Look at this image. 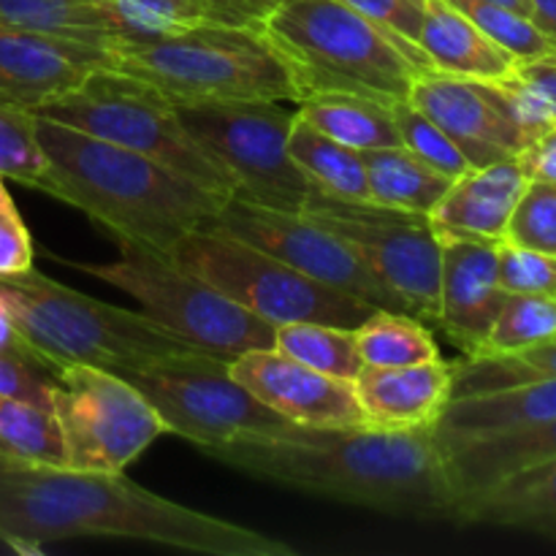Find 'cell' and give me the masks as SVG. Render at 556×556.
Listing matches in <instances>:
<instances>
[{
    "label": "cell",
    "instance_id": "cell-43",
    "mask_svg": "<svg viewBox=\"0 0 556 556\" xmlns=\"http://www.w3.org/2000/svg\"><path fill=\"white\" fill-rule=\"evenodd\" d=\"M0 394L52 410V378L30 364L14 362V358L0 356Z\"/></svg>",
    "mask_w": 556,
    "mask_h": 556
},
{
    "label": "cell",
    "instance_id": "cell-24",
    "mask_svg": "<svg viewBox=\"0 0 556 556\" xmlns=\"http://www.w3.org/2000/svg\"><path fill=\"white\" fill-rule=\"evenodd\" d=\"M552 418H556V375L451 400L434 424V440L478 438Z\"/></svg>",
    "mask_w": 556,
    "mask_h": 556
},
{
    "label": "cell",
    "instance_id": "cell-33",
    "mask_svg": "<svg viewBox=\"0 0 556 556\" xmlns=\"http://www.w3.org/2000/svg\"><path fill=\"white\" fill-rule=\"evenodd\" d=\"M0 456L65 467V448L54 413L0 394Z\"/></svg>",
    "mask_w": 556,
    "mask_h": 556
},
{
    "label": "cell",
    "instance_id": "cell-6",
    "mask_svg": "<svg viewBox=\"0 0 556 556\" xmlns=\"http://www.w3.org/2000/svg\"><path fill=\"white\" fill-rule=\"evenodd\" d=\"M109 68L147 81L177 106L299 101L286 63L261 27L206 25L152 41L109 43Z\"/></svg>",
    "mask_w": 556,
    "mask_h": 556
},
{
    "label": "cell",
    "instance_id": "cell-37",
    "mask_svg": "<svg viewBox=\"0 0 556 556\" xmlns=\"http://www.w3.org/2000/svg\"><path fill=\"white\" fill-rule=\"evenodd\" d=\"M0 174L25 188H47V157L36 134V117L0 103Z\"/></svg>",
    "mask_w": 556,
    "mask_h": 556
},
{
    "label": "cell",
    "instance_id": "cell-3",
    "mask_svg": "<svg viewBox=\"0 0 556 556\" xmlns=\"http://www.w3.org/2000/svg\"><path fill=\"white\" fill-rule=\"evenodd\" d=\"M36 134L47 157L43 193L81 210L117 242L168 255L228 201L152 157L54 119L36 117Z\"/></svg>",
    "mask_w": 556,
    "mask_h": 556
},
{
    "label": "cell",
    "instance_id": "cell-23",
    "mask_svg": "<svg viewBox=\"0 0 556 556\" xmlns=\"http://www.w3.org/2000/svg\"><path fill=\"white\" fill-rule=\"evenodd\" d=\"M456 525L530 532L556 543V459L505 478L456 508Z\"/></svg>",
    "mask_w": 556,
    "mask_h": 556
},
{
    "label": "cell",
    "instance_id": "cell-34",
    "mask_svg": "<svg viewBox=\"0 0 556 556\" xmlns=\"http://www.w3.org/2000/svg\"><path fill=\"white\" fill-rule=\"evenodd\" d=\"M492 85L530 141L556 125V58L519 60Z\"/></svg>",
    "mask_w": 556,
    "mask_h": 556
},
{
    "label": "cell",
    "instance_id": "cell-26",
    "mask_svg": "<svg viewBox=\"0 0 556 556\" xmlns=\"http://www.w3.org/2000/svg\"><path fill=\"white\" fill-rule=\"evenodd\" d=\"M362 157L367 168L369 201L394 210L429 215L454 182L413 155L405 144L362 150Z\"/></svg>",
    "mask_w": 556,
    "mask_h": 556
},
{
    "label": "cell",
    "instance_id": "cell-38",
    "mask_svg": "<svg viewBox=\"0 0 556 556\" xmlns=\"http://www.w3.org/2000/svg\"><path fill=\"white\" fill-rule=\"evenodd\" d=\"M396 119V130H400V139L413 155L421 157L424 163H429L432 168H438L440 174L451 179H459L462 174L470 172V163L462 155L459 147L445 136V130L440 125H434L421 109L413 106L407 98L391 103Z\"/></svg>",
    "mask_w": 556,
    "mask_h": 556
},
{
    "label": "cell",
    "instance_id": "cell-22",
    "mask_svg": "<svg viewBox=\"0 0 556 556\" xmlns=\"http://www.w3.org/2000/svg\"><path fill=\"white\" fill-rule=\"evenodd\" d=\"M418 49L432 68L465 79L497 81L519 63L451 0H427Z\"/></svg>",
    "mask_w": 556,
    "mask_h": 556
},
{
    "label": "cell",
    "instance_id": "cell-20",
    "mask_svg": "<svg viewBox=\"0 0 556 556\" xmlns=\"http://www.w3.org/2000/svg\"><path fill=\"white\" fill-rule=\"evenodd\" d=\"M367 427L372 429H434L451 402V364H410V367H369L353 380Z\"/></svg>",
    "mask_w": 556,
    "mask_h": 556
},
{
    "label": "cell",
    "instance_id": "cell-11",
    "mask_svg": "<svg viewBox=\"0 0 556 556\" xmlns=\"http://www.w3.org/2000/svg\"><path fill=\"white\" fill-rule=\"evenodd\" d=\"M52 413L65 448V467L125 472L166 424L128 378L90 364H65L52 378Z\"/></svg>",
    "mask_w": 556,
    "mask_h": 556
},
{
    "label": "cell",
    "instance_id": "cell-28",
    "mask_svg": "<svg viewBox=\"0 0 556 556\" xmlns=\"http://www.w3.org/2000/svg\"><path fill=\"white\" fill-rule=\"evenodd\" d=\"M288 152L320 193L348 201H369L362 150H353V147L320 134L299 112L293 117L291 134H288Z\"/></svg>",
    "mask_w": 556,
    "mask_h": 556
},
{
    "label": "cell",
    "instance_id": "cell-39",
    "mask_svg": "<svg viewBox=\"0 0 556 556\" xmlns=\"http://www.w3.org/2000/svg\"><path fill=\"white\" fill-rule=\"evenodd\" d=\"M505 242L556 255V185L527 182L514 215H510Z\"/></svg>",
    "mask_w": 556,
    "mask_h": 556
},
{
    "label": "cell",
    "instance_id": "cell-5",
    "mask_svg": "<svg viewBox=\"0 0 556 556\" xmlns=\"http://www.w3.org/2000/svg\"><path fill=\"white\" fill-rule=\"evenodd\" d=\"M258 27L286 63L299 101L356 92L394 103L407 98L416 74L427 68L342 0H282Z\"/></svg>",
    "mask_w": 556,
    "mask_h": 556
},
{
    "label": "cell",
    "instance_id": "cell-19",
    "mask_svg": "<svg viewBox=\"0 0 556 556\" xmlns=\"http://www.w3.org/2000/svg\"><path fill=\"white\" fill-rule=\"evenodd\" d=\"M456 500H470L505 478L556 459V418L478 438L438 440ZM459 508V505H456Z\"/></svg>",
    "mask_w": 556,
    "mask_h": 556
},
{
    "label": "cell",
    "instance_id": "cell-15",
    "mask_svg": "<svg viewBox=\"0 0 556 556\" xmlns=\"http://www.w3.org/2000/svg\"><path fill=\"white\" fill-rule=\"evenodd\" d=\"M407 101L445 130L472 168L508 161L530 144L492 81L424 68L413 79Z\"/></svg>",
    "mask_w": 556,
    "mask_h": 556
},
{
    "label": "cell",
    "instance_id": "cell-31",
    "mask_svg": "<svg viewBox=\"0 0 556 556\" xmlns=\"http://www.w3.org/2000/svg\"><path fill=\"white\" fill-rule=\"evenodd\" d=\"M275 351L304 367L345 380H356L364 367L358 356L356 331L342 329V326L309 324V320L275 326Z\"/></svg>",
    "mask_w": 556,
    "mask_h": 556
},
{
    "label": "cell",
    "instance_id": "cell-1",
    "mask_svg": "<svg viewBox=\"0 0 556 556\" xmlns=\"http://www.w3.org/2000/svg\"><path fill=\"white\" fill-rule=\"evenodd\" d=\"M71 538H125L206 556H293L250 527L147 492L125 472H90L0 456V543L20 554Z\"/></svg>",
    "mask_w": 556,
    "mask_h": 556
},
{
    "label": "cell",
    "instance_id": "cell-7",
    "mask_svg": "<svg viewBox=\"0 0 556 556\" xmlns=\"http://www.w3.org/2000/svg\"><path fill=\"white\" fill-rule=\"evenodd\" d=\"M30 114L128 147L212 193L226 199L237 195L231 174L185 128L177 103L128 74L112 68L92 71L76 90Z\"/></svg>",
    "mask_w": 556,
    "mask_h": 556
},
{
    "label": "cell",
    "instance_id": "cell-42",
    "mask_svg": "<svg viewBox=\"0 0 556 556\" xmlns=\"http://www.w3.org/2000/svg\"><path fill=\"white\" fill-rule=\"evenodd\" d=\"M33 269V239L14 201H0V277Z\"/></svg>",
    "mask_w": 556,
    "mask_h": 556
},
{
    "label": "cell",
    "instance_id": "cell-17",
    "mask_svg": "<svg viewBox=\"0 0 556 556\" xmlns=\"http://www.w3.org/2000/svg\"><path fill=\"white\" fill-rule=\"evenodd\" d=\"M109 68V49L47 33L0 25V103L36 112Z\"/></svg>",
    "mask_w": 556,
    "mask_h": 556
},
{
    "label": "cell",
    "instance_id": "cell-13",
    "mask_svg": "<svg viewBox=\"0 0 556 556\" xmlns=\"http://www.w3.org/2000/svg\"><path fill=\"white\" fill-rule=\"evenodd\" d=\"M302 215L345 239L413 318L438 326L440 237L427 215L375 201H348L313 188Z\"/></svg>",
    "mask_w": 556,
    "mask_h": 556
},
{
    "label": "cell",
    "instance_id": "cell-29",
    "mask_svg": "<svg viewBox=\"0 0 556 556\" xmlns=\"http://www.w3.org/2000/svg\"><path fill=\"white\" fill-rule=\"evenodd\" d=\"M0 25L96 47L117 41L112 0H0Z\"/></svg>",
    "mask_w": 556,
    "mask_h": 556
},
{
    "label": "cell",
    "instance_id": "cell-21",
    "mask_svg": "<svg viewBox=\"0 0 556 556\" xmlns=\"http://www.w3.org/2000/svg\"><path fill=\"white\" fill-rule=\"evenodd\" d=\"M527 182L530 179L525 177L516 157L470 168L451 182L427 217L438 237H476L503 242Z\"/></svg>",
    "mask_w": 556,
    "mask_h": 556
},
{
    "label": "cell",
    "instance_id": "cell-49",
    "mask_svg": "<svg viewBox=\"0 0 556 556\" xmlns=\"http://www.w3.org/2000/svg\"><path fill=\"white\" fill-rule=\"evenodd\" d=\"M3 174H0V201H9L11 195H9V190H5V185H3Z\"/></svg>",
    "mask_w": 556,
    "mask_h": 556
},
{
    "label": "cell",
    "instance_id": "cell-12",
    "mask_svg": "<svg viewBox=\"0 0 556 556\" xmlns=\"http://www.w3.org/2000/svg\"><path fill=\"white\" fill-rule=\"evenodd\" d=\"M177 112L185 128L231 174L237 199L302 212L313 182L288 152L296 112L282 109L280 101L185 103Z\"/></svg>",
    "mask_w": 556,
    "mask_h": 556
},
{
    "label": "cell",
    "instance_id": "cell-36",
    "mask_svg": "<svg viewBox=\"0 0 556 556\" xmlns=\"http://www.w3.org/2000/svg\"><path fill=\"white\" fill-rule=\"evenodd\" d=\"M451 3L516 60L556 58V41H552L530 16L505 9V5L486 3V0H451Z\"/></svg>",
    "mask_w": 556,
    "mask_h": 556
},
{
    "label": "cell",
    "instance_id": "cell-27",
    "mask_svg": "<svg viewBox=\"0 0 556 556\" xmlns=\"http://www.w3.org/2000/svg\"><path fill=\"white\" fill-rule=\"evenodd\" d=\"M112 16L117 41H152L206 25L253 27L228 0H112Z\"/></svg>",
    "mask_w": 556,
    "mask_h": 556
},
{
    "label": "cell",
    "instance_id": "cell-10",
    "mask_svg": "<svg viewBox=\"0 0 556 556\" xmlns=\"http://www.w3.org/2000/svg\"><path fill=\"white\" fill-rule=\"evenodd\" d=\"M231 358L210 351L163 358L130 369L128 378L150 400L168 434L190 440L195 448L237 438H286L299 424L286 421L255 400L228 369Z\"/></svg>",
    "mask_w": 556,
    "mask_h": 556
},
{
    "label": "cell",
    "instance_id": "cell-9",
    "mask_svg": "<svg viewBox=\"0 0 556 556\" xmlns=\"http://www.w3.org/2000/svg\"><path fill=\"white\" fill-rule=\"evenodd\" d=\"M81 271L134 296L150 318L201 351L233 358L275 348V326L239 307L220 288L168 255L119 242L117 261L85 264Z\"/></svg>",
    "mask_w": 556,
    "mask_h": 556
},
{
    "label": "cell",
    "instance_id": "cell-30",
    "mask_svg": "<svg viewBox=\"0 0 556 556\" xmlns=\"http://www.w3.org/2000/svg\"><path fill=\"white\" fill-rule=\"evenodd\" d=\"M353 331H356L358 356L369 367H410V364L443 358L432 331L410 313L375 309Z\"/></svg>",
    "mask_w": 556,
    "mask_h": 556
},
{
    "label": "cell",
    "instance_id": "cell-35",
    "mask_svg": "<svg viewBox=\"0 0 556 556\" xmlns=\"http://www.w3.org/2000/svg\"><path fill=\"white\" fill-rule=\"evenodd\" d=\"M556 337V299L508 293L486 342L472 356H505L546 345Z\"/></svg>",
    "mask_w": 556,
    "mask_h": 556
},
{
    "label": "cell",
    "instance_id": "cell-48",
    "mask_svg": "<svg viewBox=\"0 0 556 556\" xmlns=\"http://www.w3.org/2000/svg\"><path fill=\"white\" fill-rule=\"evenodd\" d=\"M486 3L505 5V9H514V11H519V14L530 16V0H486Z\"/></svg>",
    "mask_w": 556,
    "mask_h": 556
},
{
    "label": "cell",
    "instance_id": "cell-40",
    "mask_svg": "<svg viewBox=\"0 0 556 556\" xmlns=\"http://www.w3.org/2000/svg\"><path fill=\"white\" fill-rule=\"evenodd\" d=\"M497 275L505 293L556 299V255L521 248L514 242H500Z\"/></svg>",
    "mask_w": 556,
    "mask_h": 556
},
{
    "label": "cell",
    "instance_id": "cell-16",
    "mask_svg": "<svg viewBox=\"0 0 556 556\" xmlns=\"http://www.w3.org/2000/svg\"><path fill=\"white\" fill-rule=\"evenodd\" d=\"M233 378L286 421L307 429H364L353 380L324 375L275 348L248 351L228 362Z\"/></svg>",
    "mask_w": 556,
    "mask_h": 556
},
{
    "label": "cell",
    "instance_id": "cell-8",
    "mask_svg": "<svg viewBox=\"0 0 556 556\" xmlns=\"http://www.w3.org/2000/svg\"><path fill=\"white\" fill-rule=\"evenodd\" d=\"M168 258L204 277L239 307L271 326L309 320L356 329L375 313L369 304L315 282L286 261L220 228L201 226L185 233Z\"/></svg>",
    "mask_w": 556,
    "mask_h": 556
},
{
    "label": "cell",
    "instance_id": "cell-46",
    "mask_svg": "<svg viewBox=\"0 0 556 556\" xmlns=\"http://www.w3.org/2000/svg\"><path fill=\"white\" fill-rule=\"evenodd\" d=\"M228 3H231L233 9H237L239 14L250 22V25L258 27L261 22H264L266 16H269L271 11L282 3V0H228Z\"/></svg>",
    "mask_w": 556,
    "mask_h": 556
},
{
    "label": "cell",
    "instance_id": "cell-14",
    "mask_svg": "<svg viewBox=\"0 0 556 556\" xmlns=\"http://www.w3.org/2000/svg\"><path fill=\"white\" fill-rule=\"evenodd\" d=\"M206 226L244 239L275 258L286 261L302 275L313 277L315 282L348 293L369 307L405 313L389 288L375 277V271L364 264L362 255L345 239L302 212L269 210V206L250 204L231 195Z\"/></svg>",
    "mask_w": 556,
    "mask_h": 556
},
{
    "label": "cell",
    "instance_id": "cell-45",
    "mask_svg": "<svg viewBox=\"0 0 556 556\" xmlns=\"http://www.w3.org/2000/svg\"><path fill=\"white\" fill-rule=\"evenodd\" d=\"M0 356L14 358V362H22V364H30V367L41 369L43 375H49L47 362H43V358L33 351L30 342L25 340V334H22L20 326L14 324V318H11L3 299H0ZM49 378H52V375H49Z\"/></svg>",
    "mask_w": 556,
    "mask_h": 556
},
{
    "label": "cell",
    "instance_id": "cell-25",
    "mask_svg": "<svg viewBox=\"0 0 556 556\" xmlns=\"http://www.w3.org/2000/svg\"><path fill=\"white\" fill-rule=\"evenodd\" d=\"M299 114L320 134L353 150L402 144L391 103L356 92H318L299 101Z\"/></svg>",
    "mask_w": 556,
    "mask_h": 556
},
{
    "label": "cell",
    "instance_id": "cell-18",
    "mask_svg": "<svg viewBox=\"0 0 556 556\" xmlns=\"http://www.w3.org/2000/svg\"><path fill=\"white\" fill-rule=\"evenodd\" d=\"M497 250L494 239L440 237L438 329L465 356L481 351L508 296L500 286Z\"/></svg>",
    "mask_w": 556,
    "mask_h": 556
},
{
    "label": "cell",
    "instance_id": "cell-47",
    "mask_svg": "<svg viewBox=\"0 0 556 556\" xmlns=\"http://www.w3.org/2000/svg\"><path fill=\"white\" fill-rule=\"evenodd\" d=\"M530 20L556 41V0H530Z\"/></svg>",
    "mask_w": 556,
    "mask_h": 556
},
{
    "label": "cell",
    "instance_id": "cell-4",
    "mask_svg": "<svg viewBox=\"0 0 556 556\" xmlns=\"http://www.w3.org/2000/svg\"><path fill=\"white\" fill-rule=\"evenodd\" d=\"M0 299L52 378L65 364L125 375L201 351L147 313L98 302L36 269L0 277Z\"/></svg>",
    "mask_w": 556,
    "mask_h": 556
},
{
    "label": "cell",
    "instance_id": "cell-32",
    "mask_svg": "<svg viewBox=\"0 0 556 556\" xmlns=\"http://www.w3.org/2000/svg\"><path fill=\"white\" fill-rule=\"evenodd\" d=\"M454 386L451 400L483 391L505 389V386L525 383L535 378H554L556 375V337L546 345L530 348L521 353H505V356H465L462 362L451 364Z\"/></svg>",
    "mask_w": 556,
    "mask_h": 556
},
{
    "label": "cell",
    "instance_id": "cell-44",
    "mask_svg": "<svg viewBox=\"0 0 556 556\" xmlns=\"http://www.w3.org/2000/svg\"><path fill=\"white\" fill-rule=\"evenodd\" d=\"M525 177L530 182H554L556 185V125L538 134L525 150L516 155Z\"/></svg>",
    "mask_w": 556,
    "mask_h": 556
},
{
    "label": "cell",
    "instance_id": "cell-41",
    "mask_svg": "<svg viewBox=\"0 0 556 556\" xmlns=\"http://www.w3.org/2000/svg\"><path fill=\"white\" fill-rule=\"evenodd\" d=\"M342 3L351 5L362 16H367L372 25L389 33L391 38H396L418 63L432 68L421 49H418V33H421L427 0H342Z\"/></svg>",
    "mask_w": 556,
    "mask_h": 556
},
{
    "label": "cell",
    "instance_id": "cell-2",
    "mask_svg": "<svg viewBox=\"0 0 556 556\" xmlns=\"http://www.w3.org/2000/svg\"><path fill=\"white\" fill-rule=\"evenodd\" d=\"M277 486L402 519H456L454 486L434 429H307L199 448Z\"/></svg>",
    "mask_w": 556,
    "mask_h": 556
}]
</instances>
